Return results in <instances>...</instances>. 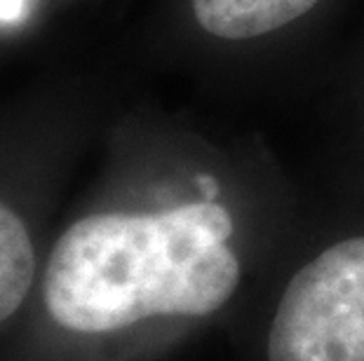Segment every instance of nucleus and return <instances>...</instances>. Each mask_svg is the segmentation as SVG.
Masks as SVG:
<instances>
[{
	"label": "nucleus",
	"instance_id": "f257e3e1",
	"mask_svg": "<svg viewBox=\"0 0 364 361\" xmlns=\"http://www.w3.org/2000/svg\"><path fill=\"white\" fill-rule=\"evenodd\" d=\"M221 186L196 197L104 206L61 230L33 305L0 361H160L214 326L237 324L247 270Z\"/></svg>",
	"mask_w": 364,
	"mask_h": 361
},
{
	"label": "nucleus",
	"instance_id": "f03ea898",
	"mask_svg": "<svg viewBox=\"0 0 364 361\" xmlns=\"http://www.w3.org/2000/svg\"><path fill=\"white\" fill-rule=\"evenodd\" d=\"M240 326L250 361H364V233L315 251Z\"/></svg>",
	"mask_w": 364,
	"mask_h": 361
},
{
	"label": "nucleus",
	"instance_id": "7ed1b4c3",
	"mask_svg": "<svg viewBox=\"0 0 364 361\" xmlns=\"http://www.w3.org/2000/svg\"><path fill=\"white\" fill-rule=\"evenodd\" d=\"M320 0H193L198 24L223 40H245L282 28Z\"/></svg>",
	"mask_w": 364,
	"mask_h": 361
},
{
	"label": "nucleus",
	"instance_id": "20e7f679",
	"mask_svg": "<svg viewBox=\"0 0 364 361\" xmlns=\"http://www.w3.org/2000/svg\"><path fill=\"white\" fill-rule=\"evenodd\" d=\"M26 10V0H0V21H17Z\"/></svg>",
	"mask_w": 364,
	"mask_h": 361
}]
</instances>
